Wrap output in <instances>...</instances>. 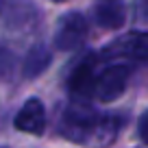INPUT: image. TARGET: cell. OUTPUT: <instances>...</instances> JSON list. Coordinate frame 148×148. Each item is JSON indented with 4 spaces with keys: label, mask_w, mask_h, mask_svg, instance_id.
Returning <instances> with one entry per match:
<instances>
[{
    "label": "cell",
    "mask_w": 148,
    "mask_h": 148,
    "mask_svg": "<svg viewBox=\"0 0 148 148\" xmlns=\"http://www.w3.org/2000/svg\"><path fill=\"white\" fill-rule=\"evenodd\" d=\"M100 129V118L89 107L72 105L63 111L61 118V135L72 142H85L92 137V133Z\"/></svg>",
    "instance_id": "1"
},
{
    "label": "cell",
    "mask_w": 148,
    "mask_h": 148,
    "mask_svg": "<svg viewBox=\"0 0 148 148\" xmlns=\"http://www.w3.org/2000/svg\"><path fill=\"white\" fill-rule=\"evenodd\" d=\"M52 2H65V0H52Z\"/></svg>",
    "instance_id": "11"
},
{
    "label": "cell",
    "mask_w": 148,
    "mask_h": 148,
    "mask_svg": "<svg viewBox=\"0 0 148 148\" xmlns=\"http://www.w3.org/2000/svg\"><path fill=\"white\" fill-rule=\"evenodd\" d=\"M52 57H50V50H48L44 44H35V46L28 50L26 59H24V65H22V72L26 79H37L42 76L44 72L48 70Z\"/></svg>",
    "instance_id": "8"
},
{
    "label": "cell",
    "mask_w": 148,
    "mask_h": 148,
    "mask_svg": "<svg viewBox=\"0 0 148 148\" xmlns=\"http://www.w3.org/2000/svg\"><path fill=\"white\" fill-rule=\"evenodd\" d=\"M15 129L22 133L31 135H42L46 129V107L39 98H28L22 107H20L18 116L13 120Z\"/></svg>",
    "instance_id": "4"
},
{
    "label": "cell",
    "mask_w": 148,
    "mask_h": 148,
    "mask_svg": "<svg viewBox=\"0 0 148 148\" xmlns=\"http://www.w3.org/2000/svg\"><path fill=\"white\" fill-rule=\"evenodd\" d=\"M94 85H96V76H94V59L87 57L81 63L74 65V70L70 72L68 79V89L72 96L76 98H85L94 92Z\"/></svg>",
    "instance_id": "5"
},
{
    "label": "cell",
    "mask_w": 148,
    "mask_h": 148,
    "mask_svg": "<svg viewBox=\"0 0 148 148\" xmlns=\"http://www.w3.org/2000/svg\"><path fill=\"white\" fill-rule=\"evenodd\" d=\"M94 18L102 28H120L126 20L124 0H100L94 9Z\"/></svg>",
    "instance_id": "7"
},
{
    "label": "cell",
    "mask_w": 148,
    "mask_h": 148,
    "mask_svg": "<svg viewBox=\"0 0 148 148\" xmlns=\"http://www.w3.org/2000/svg\"><path fill=\"white\" fill-rule=\"evenodd\" d=\"M15 70V55L7 50L5 46H0V81H9L13 76Z\"/></svg>",
    "instance_id": "9"
},
{
    "label": "cell",
    "mask_w": 148,
    "mask_h": 148,
    "mask_svg": "<svg viewBox=\"0 0 148 148\" xmlns=\"http://www.w3.org/2000/svg\"><path fill=\"white\" fill-rule=\"evenodd\" d=\"M137 135L144 144H148V111H144L137 120Z\"/></svg>",
    "instance_id": "10"
},
{
    "label": "cell",
    "mask_w": 148,
    "mask_h": 148,
    "mask_svg": "<svg viewBox=\"0 0 148 148\" xmlns=\"http://www.w3.org/2000/svg\"><path fill=\"white\" fill-rule=\"evenodd\" d=\"M0 148H7V146H0Z\"/></svg>",
    "instance_id": "13"
},
{
    "label": "cell",
    "mask_w": 148,
    "mask_h": 148,
    "mask_svg": "<svg viewBox=\"0 0 148 148\" xmlns=\"http://www.w3.org/2000/svg\"><path fill=\"white\" fill-rule=\"evenodd\" d=\"M0 9H2V0H0Z\"/></svg>",
    "instance_id": "12"
},
{
    "label": "cell",
    "mask_w": 148,
    "mask_h": 148,
    "mask_svg": "<svg viewBox=\"0 0 148 148\" xmlns=\"http://www.w3.org/2000/svg\"><path fill=\"white\" fill-rule=\"evenodd\" d=\"M129 68L126 65H109L96 76V85H94V94L100 98V102H113L124 94L126 85H129Z\"/></svg>",
    "instance_id": "2"
},
{
    "label": "cell",
    "mask_w": 148,
    "mask_h": 148,
    "mask_svg": "<svg viewBox=\"0 0 148 148\" xmlns=\"http://www.w3.org/2000/svg\"><path fill=\"white\" fill-rule=\"evenodd\" d=\"M87 37V20L83 13H65L55 31V46L59 50H74Z\"/></svg>",
    "instance_id": "3"
},
{
    "label": "cell",
    "mask_w": 148,
    "mask_h": 148,
    "mask_svg": "<svg viewBox=\"0 0 148 148\" xmlns=\"http://www.w3.org/2000/svg\"><path fill=\"white\" fill-rule=\"evenodd\" d=\"M111 52L124 55L135 61H148V33L146 31H133L129 35L120 37L113 46Z\"/></svg>",
    "instance_id": "6"
}]
</instances>
